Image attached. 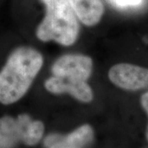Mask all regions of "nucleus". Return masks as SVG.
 Here are the masks:
<instances>
[{"label":"nucleus","instance_id":"1","mask_svg":"<svg viewBox=\"0 0 148 148\" xmlns=\"http://www.w3.org/2000/svg\"><path fill=\"white\" fill-rule=\"evenodd\" d=\"M44 64V57L32 47L13 49L0 70V104L12 105L26 95Z\"/></svg>","mask_w":148,"mask_h":148},{"label":"nucleus","instance_id":"2","mask_svg":"<svg viewBox=\"0 0 148 148\" xmlns=\"http://www.w3.org/2000/svg\"><path fill=\"white\" fill-rule=\"evenodd\" d=\"M45 15L38 25L36 37L43 42L54 41L71 46L79 36V19L68 0H41Z\"/></svg>","mask_w":148,"mask_h":148},{"label":"nucleus","instance_id":"3","mask_svg":"<svg viewBox=\"0 0 148 148\" xmlns=\"http://www.w3.org/2000/svg\"><path fill=\"white\" fill-rule=\"evenodd\" d=\"M108 77L119 88L126 90H148V69L127 63L117 64L109 70Z\"/></svg>","mask_w":148,"mask_h":148},{"label":"nucleus","instance_id":"4","mask_svg":"<svg viewBox=\"0 0 148 148\" xmlns=\"http://www.w3.org/2000/svg\"><path fill=\"white\" fill-rule=\"evenodd\" d=\"M92 70V58L82 54H64L51 67L53 76L85 82L90 77Z\"/></svg>","mask_w":148,"mask_h":148},{"label":"nucleus","instance_id":"5","mask_svg":"<svg viewBox=\"0 0 148 148\" xmlns=\"http://www.w3.org/2000/svg\"><path fill=\"white\" fill-rule=\"evenodd\" d=\"M33 120L27 114L17 117L4 115L0 118V148H16L20 143L26 145L28 128Z\"/></svg>","mask_w":148,"mask_h":148},{"label":"nucleus","instance_id":"6","mask_svg":"<svg viewBox=\"0 0 148 148\" xmlns=\"http://www.w3.org/2000/svg\"><path fill=\"white\" fill-rule=\"evenodd\" d=\"M45 88L54 95L69 94L82 103H90L94 99V92L87 82L52 76L45 82Z\"/></svg>","mask_w":148,"mask_h":148},{"label":"nucleus","instance_id":"7","mask_svg":"<svg viewBox=\"0 0 148 148\" xmlns=\"http://www.w3.org/2000/svg\"><path fill=\"white\" fill-rule=\"evenodd\" d=\"M80 21L85 26L97 25L103 16L105 8L101 0H68Z\"/></svg>","mask_w":148,"mask_h":148},{"label":"nucleus","instance_id":"8","mask_svg":"<svg viewBox=\"0 0 148 148\" xmlns=\"http://www.w3.org/2000/svg\"><path fill=\"white\" fill-rule=\"evenodd\" d=\"M93 139V127L83 124L65 136L58 134L56 141L48 148H86Z\"/></svg>","mask_w":148,"mask_h":148},{"label":"nucleus","instance_id":"9","mask_svg":"<svg viewBox=\"0 0 148 148\" xmlns=\"http://www.w3.org/2000/svg\"><path fill=\"white\" fill-rule=\"evenodd\" d=\"M45 132V125L40 120H32L27 132L26 146L33 147L40 142Z\"/></svg>","mask_w":148,"mask_h":148},{"label":"nucleus","instance_id":"10","mask_svg":"<svg viewBox=\"0 0 148 148\" xmlns=\"http://www.w3.org/2000/svg\"><path fill=\"white\" fill-rule=\"evenodd\" d=\"M112 5L117 8H129V7H136L141 4L143 0H108Z\"/></svg>","mask_w":148,"mask_h":148},{"label":"nucleus","instance_id":"11","mask_svg":"<svg viewBox=\"0 0 148 148\" xmlns=\"http://www.w3.org/2000/svg\"><path fill=\"white\" fill-rule=\"evenodd\" d=\"M140 103H141V106L143 107V109L144 111L147 113V115L148 117V91L144 93L141 96V99H140ZM146 137L148 141V123L147 127V130H146Z\"/></svg>","mask_w":148,"mask_h":148}]
</instances>
